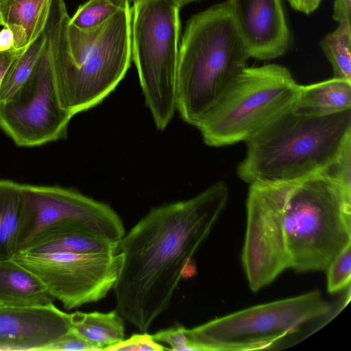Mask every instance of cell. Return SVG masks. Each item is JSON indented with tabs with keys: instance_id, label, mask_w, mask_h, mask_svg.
Listing matches in <instances>:
<instances>
[{
	"instance_id": "1",
	"label": "cell",
	"mask_w": 351,
	"mask_h": 351,
	"mask_svg": "<svg viewBox=\"0 0 351 351\" xmlns=\"http://www.w3.org/2000/svg\"><path fill=\"white\" fill-rule=\"evenodd\" d=\"M242 265L270 284L283 271H326L351 244V193L324 171L250 184Z\"/></svg>"
},
{
	"instance_id": "20",
	"label": "cell",
	"mask_w": 351,
	"mask_h": 351,
	"mask_svg": "<svg viewBox=\"0 0 351 351\" xmlns=\"http://www.w3.org/2000/svg\"><path fill=\"white\" fill-rule=\"evenodd\" d=\"M45 40L44 30L11 64L0 86V104L11 99L28 80L43 49Z\"/></svg>"
},
{
	"instance_id": "7",
	"label": "cell",
	"mask_w": 351,
	"mask_h": 351,
	"mask_svg": "<svg viewBox=\"0 0 351 351\" xmlns=\"http://www.w3.org/2000/svg\"><path fill=\"white\" fill-rule=\"evenodd\" d=\"M176 0H138L131 8V49L145 102L159 130L173 118L180 46Z\"/></svg>"
},
{
	"instance_id": "21",
	"label": "cell",
	"mask_w": 351,
	"mask_h": 351,
	"mask_svg": "<svg viewBox=\"0 0 351 351\" xmlns=\"http://www.w3.org/2000/svg\"><path fill=\"white\" fill-rule=\"evenodd\" d=\"M320 46L332 66L334 77L351 81V27L339 25L324 36Z\"/></svg>"
},
{
	"instance_id": "22",
	"label": "cell",
	"mask_w": 351,
	"mask_h": 351,
	"mask_svg": "<svg viewBox=\"0 0 351 351\" xmlns=\"http://www.w3.org/2000/svg\"><path fill=\"white\" fill-rule=\"evenodd\" d=\"M118 9L108 0H88L77 8L70 23L79 29H90L103 23Z\"/></svg>"
},
{
	"instance_id": "13",
	"label": "cell",
	"mask_w": 351,
	"mask_h": 351,
	"mask_svg": "<svg viewBox=\"0 0 351 351\" xmlns=\"http://www.w3.org/2000/svg\"><path fill=\"white\" fill-rule=\"evenodd\" d=\"M73 328L71 315L53 304L0 308L1 350H40Z\"/></svg>"
},
{
	"instance_id": "30",
	"label": "cell",
	"mask_w": 351,
	"mask_h": 351,
	"mask_svg": "<svg viewBox=\"0 0 351 351\" xmlns=\"http://www.w3.org/2000/svg\"><path fill=\"white\" fill-rule=\"evenodd\" d=\"M13 47V33L9 27H3L0 31V53L8 51Z\"/></svg>"
},
{
	"instance_id": "9",
	"label": "cell",
	"mask_w": 351,
	"mask_h": 351,
	"mask_svg": "<svg viewBox=\"0 0 351 351\" xmlns=\"http://www.w3.org/2000/svg\"><path fill=\"white\" fill-rule=\"evenodd\" d=\"M13 259L67 310L104 298L113 289L123 263L119 252H19Z\"/></svg>"
},
{
	"instance_id": "28",
	"label": "cell",
	"mask_w": 351,
	"mask_h": 351,
	"mask_svg": "<svg viewBox=\"0 0 351 351\" xmlns=\"http://www.w3.org/2000/svg\"><path fill=\"white\" fill-rule=\"evenodd\" d=\"M25 48L17 49L13 47L8 51L0 53V86L10 66Z\"/></svg>"
},
{
	"instance_id": "31",
	"label": "cell",
	"mask_w": 351,
	"mask_h": 351,
	"mask_svg": "<svg viewBox=\"0 0 351 351\" xmlns=\"http://www.w3.org/2000/svg\"><path fill=\"white\" fill-rule=\"evenodd\" d=\"M112 4L117 8H122L131 3H134L138 0H108Z\"/></svg>"
},
{
	"instance_id": "14",
	"label": "cell",
	"mask_w": 351,
	"mask_h": 351,
	"mask_svg": "<svg viewBox=\"0 0 351 351\" xmlns=\"http://www.w3.org/2000/svg\"><path fill=\"white\" fill-rule=\"evenodd\" d=\"M118 244L94 234L80 223L64 222L40 230L20 252L117 253Z\"/></svg>"
},
{
	"instance_id": "33",
	"label": "cell",
	"mask_w": 351,
	"mask_h": 351,
	"mask_svg": "<svg viewBox=\"0 0 351 351\" xmlns=\"http://www.w3.org/2000/svg\"><path fill=\"white\" fill-rule=\"evenodd\" d=\"M3 0H0V4L1 3V2L3 1Z\"/></svg>"
},
{
	"instance_id": "4",
	"label": "cell",
	"mask_w": 351,
	"mask_h": 351,
	"mask_svg": "<svg viewBox=\"0 0 351 351\" xmlns=\"http://www.w3.org/2000/svg\"><path fill=\"white\" fill-rule=\"evenodd\" d=\"M350 139L351 109L315 117L291 107L245 141L237 174L249 184L302 179L323 171Z\"/></svg>"
},
{
	"instance_id": "17",
	"label": "cell",
	"mask_w": 351,
	"mask_h": 351,
	"mask_svg": "<svg viewBox=\"0 0 351 351\" xmlns=\"http://www.w3.org/2000/svg\"><path fill=\"white\" fill-rule=\"evenodd\" d=\"M351 109V81L332 77L299 85L293 111L306 116H326Z\"/></svg>"
},
{
	"instance_id": "19",
	"label": "cell",
	"mask_w": 351,
	"mask_h": 351,
	"mask_svg": "<svg viewBox=\"0 0 351 351\" xmlns=\"http://www.w3.org/2000/svg\"><path fill=\"white\" fill-rule=\"evenodd\" d=\"M23 204L22 184L0 180V261L18 253Z\"/></svg>"
},
{
	"instance_id": "6",
	"label": "cell",
	"mask_w": 351,
	"mask_h": 351,
	"mask_svg": "<svg viewBox=\"0 0 351 351\" xmlns=\"http://www.w3.org/2000/svg\"><path fill=\"white\" fill-rule=\"evenodd\" d=\"M338 304L319 291L248 307L192 328H184L188 350H276L302 341L332 319Z\"/></svg>"
},
{
	"instance_id": "8",
	"label": "cell",
	"mask_w": 351,
	"mask_h": 351,
	"mask_svg": "<svg viewBox=\"0 0 351 351\" xmlns=\"http://www.w3.org/2000/svg\"><path fill=\"white\" fill-rule=\"evenodd\" d=\"M299 85L281 65L246 67L197 127L204 141L213 147L245 141L293 106Z\"/></svg>"
},
{
	"instance_id": "5",
	"label": "cell",
	"mask_w": 351,
	"mask_h": 351,
	"mask_svg": "<svg viewBox=\"0 0 351 351\" xmlns=\"http://www.w3.org/2000/svg\"><path fill=\"white\" fill-rule=\"evenodd\" d=\"M249 58L226 1L193 15L179 46L176 107L183 120L197 128Z\"/></svg>"
},
{
	"instance_id": "27",
	"label": "cell",
	"mask_w": 351,
	"mask_h": 351,
	"mask_svg": "<svg viewBox=\"0 0 351 351\" xmlns=\"http://www.w3.org/2000/svg\"><path fill=\"white\" fill-rule=\"evenodd\" d=\"M332 19L339 25L351 27V0H335Z\"/></svg>"
},
{
	"instance_id": "16",
	"label": "cell",
	"mask_w": 351,
	"mask_h": 351,
	"mask_svg": "<svg viewBox=\"0 0 351 351\" xmlns=\"http://www.w3.org/2000/svg\"><path fill=\"white\" fill-rule=\"evenodd\" d=\"M51 0H3L0 4V25L9 27L14 47L24 49L44 32Z\"/></svg>"
},
{
	"instance_id": "26",
	"label": "cell",
	"mask_w": 351,
	"mask_h": 351,
	"mask_svg": "<svg viewBox=\"0 0 351 351\" xmlns=\"http://www.w3.org/2000/svg\"><path fill=\"white\" fill-rule=\"evenodd\" d=\"M152 337L155 341L169 346V350H188L185 342L184 327L183 326L162 330L152 335Z\"/></svg>"
},
{
	"instance_id": "15",
	"label": "cell",
	"mask_w": 351,
	"mask_h": 351,
	"mask_svg": "<svg viewBox=\"0 0 351 351\" xmlns=\"http://www.w3.org/2000/svg\"><path fill=\"white\" fill-rule=\"evenodd\" d=\"M52 300L32 273L13 258L0 261V308L45 306Z\"/></svg>"
},
{
	"instance_id": "32",
	"label": "cell",
	"mask_w": 351,
	"mask_h": 351,
	"mask_svg": "<svg viewBox=\"0 0 351 351\" xmlns=\"http://www.w3.org/2000/svg\"><path fill=\"white\" fill-rule=\"evenodd\" d=\"M180 8L189 3L195 2L199 0H176Z\"/></svg>"
},
{
	"instance_id": "12",
	"label": "cell",
	"mask_w": 351,
	"mask_h": 351,
	"mask_svg": "<svg viewBox=\"0 0 351 351\" xmlns=\"http://www.w3.org/2000/svg\"><path fill=\"white\" fill-rule=\"evenodd\" d=\"M250 58L267 60L282 56L290 32L282 0H227Z\"/></svg>"
},
{
	"instance_id": "18",
	"label": "cell",
	"mask_w": 351,
	"mask_h": 351,
	"mask_svg": "<svg viewBox=\"0 0 351 351\" xmlns=\"http://www.w3.org/2000/svg\"><path fill=\"white\" fill-rule=\"evenodd\" d=\"M70 315L73 328L96 350H108L124 339L123 317L116 310L108 313L76 311Z\"/></svg>"
},
{
	"instance_id": "25",
	"label": "cell",
	"mask_w": 351,
	"mask_h": 351,
	"mask_svg": "<svg viewBox=\"0 0 351 351\" xmlns=\"http://www.w3.org/2000/svg\"><path fill=\"white\" fill-rule=\"evenodd\" d=\"M82 351L96 350L95 348L85 340L73 328L61 337L56 342L47 346L43 351Z\"/></svg>"
},
{
	"instance_id": "29",
	"label": "cell",
	"mask_w": 351,
	"mask_h": 351,
	"mask_svg": "<svg viewBox=\"0 0 351 351\" xmlns=\"http://www.w3.org/2000/svg\"><path fill=\"white\" fill-rule=\"evenodd\" d=\"M322 0H287L295 10L305 14L313 12L319 5Z\"/></svg>"
},
{
	"instance_id": "34",
	"label": "cell",
	"mask_w": 351,
	"mask_h": 351,
	"mask_svg": "<svg viewBox=\"0 0 351 351\" xmlns=\"http://www.w3.org/2000/svg\"><path fill=\"white\" fill-rule=\"evenodd\" d=\"M0 350H1V349H0Z\"/></svg>"
},
{
	"instance_id": "2",
	"label": "cell",
	"mask_w": 351,
	"mask_h": 351,
	"mask_svg": "<svg viewBox=\"0 0 351 351\" xmlns=\"http://www.w3.org/2000/svg\"><path fill=\"white\" fill-rule=\"evenodd\" d=\"M228 196L218 181L189 199L154 208L119 242L123 263L113 287L116 311L141 332L168 308L181 278L195 274L192 257Z\"/></svg>"
},
{
	"instance_id": "11",
	"label": "cell",
	"mask_w": 351,
	"mask_h": 351,
	"mask_svg": "<svg viewBox=\"0 0 351 351\" xmlns=\"http://www.w3.org/2000/svg\"><path fill=\"white\" fill-rule=\"evenodd\" d=\"M23 204L18 253L43 229L75 222L95 234L118 243L125 231L119 215L107 204L76 191L57 186L22 184Z\"/></svg>"
},
{
	"instance_id": "24",
	"label": "cell",
	"mask_w": 351,
	"mask_h": 351,
	"mask_svg": "<svg viewBox=\"0 0 351 351\" xmlns=\"http://www.w3.org/2000/svg\"><path fill=\"white\" fill-rule=\"evenodd\" d=\"M168 350L160 343L155 341L151 335L146 332L135 334L129 339H123L110 347L108 350L119 351H161Z\"/></svg>"
},
{
	"instance_id": "23",
	"label": "cell",
	"mask_w": 351,
	"mask_h": 351,
	"mask_svg": "<svg viewBox=\"0 0 351 351\" xmlns=\"http://www.w3.org/2000/svg\"><path fill=\"white\" fill-rule=\"evenodd\" d=\"M326 271L327 290L330 293H336L350 286L351 244L335 258Z\"/></svg>"
},
{
	"instance_id": "3",
	"label": "cell",
	"mask_w": 351,
	"mask_h": 351,
	"mask_svg": "<svg viewBox=\"0 0 351 351\" xmlns=\"http://www.w3.org/2000/svg\"><path fill=\"white\" fill-rule=\"evenodd\" d=\"M119 9L101 25L82 29L61 14L51 15L45 32L61 106L73 116L94 107L124 77L130 66L131 8Z\"/></svg>"
},
{
	"instance_id": "10",
	"label": "cell",
	"mask_w": 351,
	"mask_h": 351,
	"mask_svg": "<svg viewBox=\"0 0 351 351\" xmlns=\"http://www.w3.org/2000/svg\"><path fill=\"white\" fill-rule=\"evenodd\" d=\"M73 117L60 104L45 35L29 77L11 99L0 104V127L18 146L35 147L64 138Z\"/></svg>"
}]
</instances>
